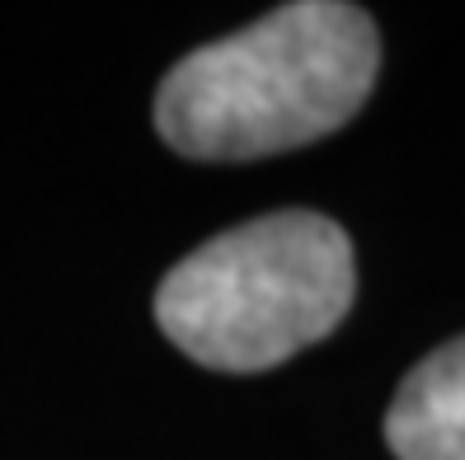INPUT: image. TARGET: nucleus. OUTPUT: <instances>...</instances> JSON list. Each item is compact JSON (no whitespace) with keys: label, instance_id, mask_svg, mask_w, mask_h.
<instances>
[{"label":"nucleus","instance_id":"nucleus-1","mask_svg":"<svg viewBox=\"0 0 465 460\" xmlns=\"http://www.w3.org/2000/svg\"><path fill=\"white\" fill-rule=\"evenodd\" d=\"M376 71L381 34L362 5L296 0L179 57L155 90V132L207 165L282 155L358 118Z\"/></svg>","mask_w":465,"mask_h":460},{"label":"nucleus","instance_id":"nucleus-2","mask_svg":"<svg viewBox=\"0 0 465 460\" xmlns=\"http://www.w3.org/2000/svg\"><path fill=\"white\" fill-rule=\"evenodd\" d=\"M358 296L352 240L306 207L212 235L155 287V324L212 371H268L330 338Z\"/></svg>","mask_w":465,"mask_h":460},{"label":"nucleus","instance_id":"nucleus-3","mask_svg":"<svg viewBox=\"0 0 465 460\" xmlns=\"http://www.w3.org/2000/svg\"><path fill=\"white\" fill-rule=\"evenodd\" d=\"M386 446L395 460H465V334L432 347L400 381Z\"/></svg>","mask_w":465,"mask_h":460}]
</instances>
